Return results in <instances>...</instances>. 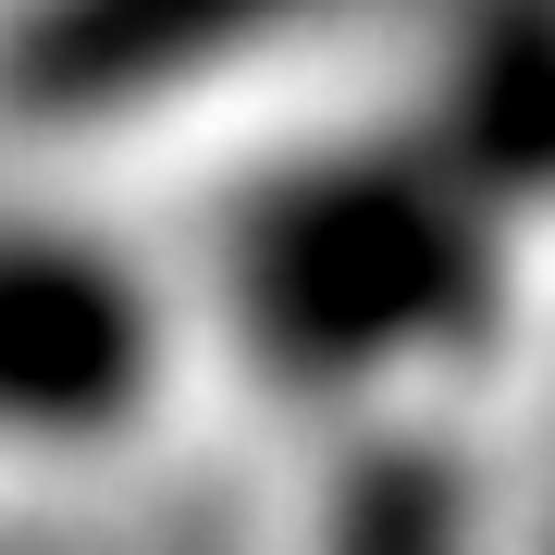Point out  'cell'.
<instances>
[{"label": "cell", "mask_w": 555, "mask_h": 555, "mask_svg": "<svg viewBox=\"0 0 555 555\" xmlns=\"http://www.w3.org/2000/svg\"><path fill=\"white\" fill-rule=\"evenodd\" d=\"M444 0H0V173L100 198L137 160H247L383 87Z\"/></svg>", "instance_id": "6da1fadb"}]
</instances>
